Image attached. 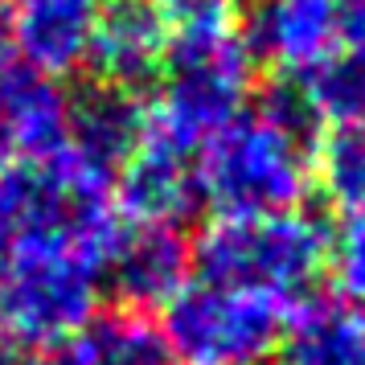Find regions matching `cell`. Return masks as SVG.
<instances>
[{"label":"cell","instance_id":"obj_1","mask_svg":"<svg viewBox=\"0 0 365 365\" xmlns=\"http://www.w3.org/2000/svg\"><path fill=\"white\" fill-rule=\"evenodd\" d=\"M320 123L299 83L267 91L255 111L217 128L197 148V193L222 217L299 210L312 189V128Z\"/></svg>","mask_w":365,"mask_h":365},{"label":"cell","instance_id":"obj_2","mask_svg":"<svg viewBox=\"0 0 365 365\" xmlns=\"http://www.w3.org/2000/svg\"><path fill=\"white\" fill-rule=\"evenodd\" d=\"M119 230L115 173L78 148L66 144L46 160L0 168V259L46 242H78L111 259Z\"/></svg>","mask_w":365,"mask_h":365},{"label":"cell","instance_id":"obj_3","mask_svg":"<svg viewBox=\"0 0 365 365\" xmlns=\"http://www.w3.org/2000/svg\"><path fill=\"white\" fill-rule=\"evenodd\" d=\"M201 279L247 287L292 308L329 267V234L304 210L234 214L201 230L193 247Z\"/></svg>","mask_w":365,"mask_h":365},{"label":"cell","instance_id":"obj_4","mask_svg":"<svg viewBox=\"0 0 365 365\" xmlns=\"http://www.w3.org/2000/svg\"><path fill=\"white\" fill-rule=\"evenodd\" d=\"M107 259L78 242L25 247L0 259V332L25 345H66L99 308Z\"/></svg>","mask_w":365,"mask_h":365},{"label":"cell","instance_id":"obj_5","mask_svg":"<svg viewBox=\"0 0 365 365\" xmlns=\"http://www.w3.org/2000/svg\"><path fill=\"white\" fill-rule=\"evenodd\" d=\"M287 308L275 299L197 279L165 304V345L173 365H263L279 345Z\"/></svg>","mask_w":365,"mask_h":365},{"label":"cell","instance_id":"obj_6","mask_svg":"<svg viewBox=\"0 0 365 365\" xmlns=\"http://www.w3.org/2000/svg\"><path fill=\"white\" fill-rule=\"evenodd\" d=\"M168 78L156 107L148 111L152 135H160L177 148L193 152L217 132L226 128L250 91V50L230 37L217 46H201V50H177L165 58Z\"/></svg>","mask_w":365,"mask_h":365},{"label":"cell","instance_id":"obj_7","mask_svg":"<svg viewBox=\"0 0 365 365\" xmlns=\"http://www.w3.org/2000/svg\"><path fill=\"white\" fill-rule=\"evenodd\" d=\"M70 140V95L21 58H0V168L46 160Z\"/></svg>","mask_w":365,"mask_h":365},{"label":"cell","instance_id":"obj_8","mask_svg":"<svg viewBox=\"0 0 365 365\" xmlns=\"http://www.w3.org/2000/svg\"><path fill=\"white\" fill-rule=\"evenodd\" d=\"M193 152L168 144L144 128L140 144L115 168V210L140 226H181L201 205Z\"/></svg>","mask_w":365,"mask_h":365},{"label":"cell","instance_id":"obj_9","mask_svg":"<svg viewBox=\"0 0 365 365\" xmlns=\"http://www.w3.org/2000/svg\"><path fill=\"white\" fill-rule=\"evenodd\" d=\"M341 46V0H255L247 50L292 78H308Z\"/></svg>","mask_w":365,"mask_h":365},{"label":"cell","instance_id":"obj_10","mask_svg":"<svg viewBox=\"0 0 365 365\" xmlns=\"http://www.w3.org/2000/svg\"><path fill=\"white\" fill-rule=\"evenodd\" d=\"M193 267V247L185 242L181 226H140L132 222L128 230H119L111 259H107V279L123 299V308H156L189 283Z\"/></svg>","mask_w":365,"mask_h":365},{"label":"cell","instance_id":"obj_11","mask_svg":"<svg viewBox=\"0 0 365 365\" xmlns=\"http://www.w3.org/2000/svg\"><path fill=\"white\" fill-rule=\"evenodd\" d=\"M165 58L168 37L152 0H103L86 50V62L99 74V83L140 91L160 74Z\"/></svg>","mask_w":365,"mask_h":365},{"label":"cell","instance_id":"obj_12","mask_svg":"<svg viewBox=\"0 0 365 365\" xmlns=\"http://www.w3.org/2000/svg\"><path fill=\"white\" fill-rule=\"evenodd\" d=\"M103 0H13V41L21 62L50 78L78 70L91 50V34Z\"/></svg>","mask_w":365,"mask_h":365},{"label":"cell","instance_id":"obj_13","mask_svg":"<svg viewBox=\"0 0 365 365\" xmlns=\"http://www.w3.org/2000/svg\"><path fill=\"white\" fill-rule=\"evenodd\" d=\"M148 123V107L135 99V91L95 83L83 95L70 99V148H78L86 160L115 173L128 152L140 144Z\"/></svg>","mask_w":365,"mask_h":365},{"label":"cell","instance_id":"obj_14","mask_svg":"<svg viewBox=\"0 0 365 365\" xmlns=\"http://www.w3.org/2000/svg\"><path fill=\"white\" fill-rule=\"evenodd\" d=\"M287 365H365V308L353 299L304 304L287 336Z\"/></svg>","mask_w":365,"mask_h":365},{"label":"cell","instance_id":"obj_15","mask_svg":"<svg viewBox=\"0 0 365 365\" xmlns=\"http://www.w3.org/2000/svg\"><path fill=\"white\" fill-rule=\"evenodd\" d=\"M66 345L83 365H173L165 332L135 308L91 316V324Z\"/></svg>","mask_w":365,"mask_h":365},{"label":"cell","instance_id":"obj_16","mask_svg":"<svg viewBox=\"0 0 365 365\" xmlns=\"http://www.w3.org/2000/svg\"><path fill=\"white\" fill-rule=\"evenodd\" d=\"M312 181L320 185V193L336 210L361 214L365 210V123L332 128L324 135L320 152H312Z\"/></svg>","mask_w":365,"mask_h":365},{"label":"cell","instance_id":"obj_17","mask_svg":"<svg viewBox=\"0 0 365 365\" xmlns=\"http://www.w3.org/2000/svg\"><path fill=\"white\" fill-rule=\"evenodd\" d=\"M156 17L165 25L168 53L177 50H201L230 41L238 25V0H152Z\"/></svg>","mask_w":365,"mask_h":365},{"label":"cell","instance_id":"obj_18","mask_svg":"<svg viewBox=\"0 0 365 365\" xmlns=\"http://www.w3.org/2000/svg\"><path fill=\"white\" fill-rule=\"evenodd\" d=\"M304 99L316 111V119H329L332 128L365 123V66L353 58H329L320 70H312L304 83Z\"/></svg>","mask_w":365,"mask_h":365},{"label":"cell","instance_id":"obj_19","mask_svg":"<svg viewBox=\"0 0 365 365\" xmlns=\"http://www.w3.org/2000/svg\"><path fill=\"white\" fill-rule=\"evenodd\" d=\"M329 263L341 296L365 308V210L345 214L336 238H329Z\"/></svg>","mask_w":365,"mask_h":365},{"label":"cell","instance_id":"obj_20","mask_svg":"<svg viewBox=\"0 0 365 365\" xmlns=\"http://www.w3.org/2000/svg\"><path fill=\"white\" fill-rule=\"evenodd\" d=\"M341 46L345 58L365 66V0H341Z\"/></svg>","mask_w":365,"mask_h":365},{"label":"cell","instance_id":"obj_21","mask_svg":"<svg viewBox=\"0 0 365 365\" xmlns=\"http://www.w3.org/2000/svg\"><path fill=\"white\" fill-rule=\"evenodd\" d=\"M34 365H83V361L74 357V349H70V345H53V349H46Z\"/></svg>","mask_w":365,"mask_h":365},{"label":"cell","instance_id":"obj_22","mask_svg":"<svg viewBox=\"0 0 365 365\" xmlns=\"http://www.w3.org/2000/svg\"><path fill=\"white\" fill-rule=\"evenodd\" d=\"M13 41V0H0V58Z\"/></svg>","mask_w":365,"mask_h":365},{"label":"cell","instance_id":"obj_23","mask_svg":"<svg viewBox=\"0 0 365 365\" xmlns=\"http://www.w3.org/2000/svg\"><path fill=\"white\" fill-rule=\"evenodd\" d=\"M0 365H25V349L4 332H0Z\"/></svg>","mask_w":365,"mask_h":365}]
</instances>
